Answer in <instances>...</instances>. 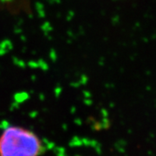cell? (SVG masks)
<instances>
[{
	"instance_id": "1",
	"label": "cell",
	"mask_w": 156,
	"mask_h": 156,
	"mask_svg": "<svg viewBox=\"0 0 156 156\" xmlns=\"http://www.w3.org/2000/svg\"><path fill=\"white\" fill-rule=\"evenodd\" d=\"M44 153L40 137L28 128L11 125L0 134V156H41Z\"/></svg>"
}]
</instances>
